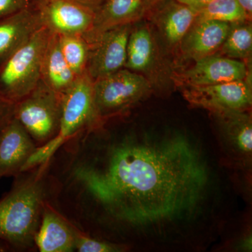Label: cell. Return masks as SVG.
<instances>
[{
    "label": "cell",
    "instance_id": "obj_1",
    "mask_svg": "<svg viewBox=\"0 0 252 252\" xmlns=\"http://www.w3.org/2000/svg\"><path fill=\"white\" fill-rule=\"evenodd\" d=\"M75 176L113 218L160 235L198 218L214 179L201 144L180 130L131 132Z\"/></svg>",
    "mask_w": 252,
    "mask_h": 252
},
{
    "label": "cell",
    "instance_id": "obj_2",
    "mask_svg": "<svg viewBox=\"0 0 252 252\" xmlns=\"http://www.w3.org/2000/svg\"><path fill=\"white\" fill-rule=\"evenodd\" d=\"M44 168L16 182L0 200V240L10 248H30L40 225L44 205Z\"/></svg>",
    "mask_w": 252,
    "mask_h": 252
},
{
    "label": "cell",
    "instance_id": "obj_3",
    "mask_svg": "<svg viewBox=\"0 0 252 252\" xmlns=\"http://www.w3.org/2000/svg\"><path fill=\"white\" fill-rule=\"evenodd\" d=\"M94 84L86 71L61 94L59 132L52 140L36 148L23 167V172L47 163L58 149L77 132L102 122L94 104Z\"/></svg>",
    "mask_w": 252,
    "mask_h": 252
},
{
    "label": "cell",
    "instance_id": "obj_4",
    "mask_svg": "<svg viewBox=\"0 0 252 252\" xmlns=\"http://www.w3.org/2000/svg\"><path fill=\"white\" fill-rule=\"evenodd\" d=\"M51 34L42 25L0 64V97L15 104L35 89Z\"/></svg>",
    "mask_w": 252,
    "mask_h": 252
},
{
    "label": "cell",
    "instance_id": "obj_5",
    "mask_svg": "<svg viewBox=\"0 0 252 252\" xmlns=\"http://www.w3.org/2000/svg\"><path fill=\"white\" fill-rule=\"evenodd\" d=\"M145 77L124 67L94 81V99L102 120L125 112L154 91Z\"/></svg>",
    "mask_w": 252,
    "mask_h": 252
},
{
    "label": "cell",
    "instance_id": "obj_6",
    "mask_svg": "<svg viewBox=\"0 0 252 252\" xmlns=\"http://www.w3.org/2000/svg\"><path fill=\"white\" fill-rule=\"evenodd\" d=\"M61 116V94L51 90L41 80L34 90L14 104V117L37 147L57 135Z\"/></svg>",
    "mask_w": 252,
    "mask_h": 252
},
{
    "label": "cell",
    "instance_id": "obj_7",
    "mask_svg": "<svg viewBox=\"0 0 252 252\" xmlns=\"http://www.w3.org/2000/svg\"><path fill=\"white\" fill-rule=\"evenodd\" d=\"M182 88L186 100L195 107L211 113L225 111H250L252 104L251 79L208 86Z\"/></svg>",
    "mask_w": 252,
    "mask_h": 252
},
{
    "label": "cell",
    "instance_id": "obj_8",
    "mask_svg": "<svg viewBox=\"0 0 252 252\" xmlns=\"http://www.w3.org/2000/svg\"><path fill=\"white\" fill-rule=\"evenodd\" d=\"M96 10L78 0H41V22L56 34L85 37L92 31Z\"/></svg>",
    "mask_w": 252,
    "mask_h": 252
},
{
    "label": "cell",
    "instance_id": "obj_9",
    "mask_svg": "<svg viewBox=\"0 0 252 252\" xmlns=\"http://www.w3.org/2000/svg\"><path fill=\"white\" fill-rule=\"evenodd\" d=\"M132 25L104 32L89 44L86 72L94 81L125 67L127 41Z\"/></svg>",
    "mask_w": 252,
    "mask_h": 252
},
{
    "label": "cell",
    "instance_id": "obj_10",
    "mask_svg": "<svg viewBox=\"0 0 252 252\" xmlns=\"http://www.w3.org/2000/svg\"><path fill=\"white\" fill-rule=\"evenodd\" d=\"M226 155L238 167L250 169L252 159V119L250 111L211 113Z\"/></svg>",
    "mask_w": 252,
    "mask_h": 252
},
{
    "label": "cell",
    "instance_id": "obj_11",
    "mask_svg": "<svg viewBox=\"0 0 252 252\" xmlns=\"http://www.w3.org/2000/svg\"><path fill=\"white\" fill-rule=\"evenodd\" d=\"M248 79H251L248 63L218 53L195 61L192 67L174 78L180 86L214 85Z\"/></svg>",
    "mask_w": 252,
    "mask_h": 252
},
{
    "label": "cell",
    "instance_id": "obj_12",
    "mask_svg": "<svg viewBox=\"0 0 252 252\" xmlns=\"http://www.w3.org/2000/svg\"><path fill=\"white\" fill-rule=\"evenodd\" d=\"M37 146L14 117L0 130V178L18 176Z\"/></svg>",
    "mask_w": 252,
    "mask_h": 252
},
{
    "label": "cell",
    "instance_id": "obj_13",
    "mask_svg": "<svg viewBox=\"0 0 252 252\" xmlns=\"http://www.w3.org/2000/svg\"><path fill=\"white\" fill-rule=\"evenodd\" d=\"M231 24L217 21H195L180 41L186 59L196 61L219 53L228 35Z\"/></svg>",
    "mask_w": 252,
    "mask_h": 252
},
{
    "label": "cell",
    "instance_id": "obj_14",
    "mask_svg": "<svg viewBox=\"0 0 252 252\" xmlns=\"http://www.w3.org/2000/svg\"><path fill=\"white\" fill-rule=\"evenodd\" d=\"M160 63L158 46L148 25L142 23L132 28L127 41L125 68L142 74L152 84L154 73L158 67H161Z\"/></svg>",
    "mask_w": 252,
    "mask_h": 252
},
{
    "label": "cell",
    "instance_id": "obj_15",
    "mask_svg": "<svg viewBox=\"0 0 252 252\" xmlns=\"http://www.w3.org/2000/svg\"><path fill=\"white\" fill-rule=\"evenodd\" d=\"M152 21L169 47H178L197 18L196 10L177 0H164L154 5Z\"/></svg>",
    "mask_w": 252,
    "mask_h": 252
},
{
    "label": "cell",
    "instance_id": "obj_16",
    "mask_svg": "<svg viewBox=\"0 0 252 252\" xmlns=\"http://www.w3.org/2000/svg\"><path fill=\"white\" fill-rule=\"evenodd\" d=\"M151 8L147 0H106L103 6L96 11L92 31L84 38L90 42L104 32L133 24L149 13Z\"/></svg>",
    "mask_w": 252,
    "mask_h": 252
},
{
    "label": "cell",
    "instance_id": "obj_17",
    "mask_svg": "<svg viewBox=\"0 0 252 252\" xmlns=\"http://www.w3.org/2000/svg\"><path fill=\"white\" fill-rule=\"evenodd\" d=\"M77 234L65 220L44 206L34 244L41 252H72Z\"/></svg>",
    "mask_w": 252,
    "mask_h": 252
},
{
    "label": "cell",
    "instance_id": "obj_18",
    "mask_svg": "<svg viewBox=\"0 0 252 252\" xmlns=\"http://www.w3.org/2000/svg\"><path fill=\"white\" fill-rule=\"evenodd\" d=\"M42 25L39 15L23 10L0 18V64Z\"/></svg>",
    "mask_w": 252,
    "mask_h": 252
},
{
    "label": "cell",
    "instance_id": "obj_19",
    "mask_svg": "<svg viewBox=\"0 0 252 252\" xmlns=\"http://www.w3.org/2000/svg\"><path fill=\"white\" fill-rule=\"evenodd\" d=\"M77 77L63 57L59 34L51 32L41 64V80L56 94H62Z\"/></svg>",
    "mask_w": 252,
    "mask_h": 252
},
{
    "label": "cell",
    "instance_id": "obj_20",
    "mask_svg": "<svg viewBox=\"0 0 252 252\" xmlns=\"http://www.w3.org/2000/svg\"><path fill=\"white\" fill-rule=\"evenodd\" d=\"M220 55L246 63L252 59L251 21L233 23L220 51Z\"/></svg>",
    "mask_w": 252,
    "mask_h": 252
},
{
    "label": "cell",
    "instance_id": "obj_21",
    "mask_svg": "<svg viewBox=\"0 0 252 252\" xmlns=\"http://www.w3.org/2000/svg\"><path fill=\"white\" fill-rule=\"evenodd\" d=\"M195 21H217L233 23L251 21L237 0H212L196 10Z\"/></svg>",
    "mask_w": 252,
    "mask_h": 252
},
{
    "label": "cell",
    "instance_id": "obj_22",
    "mask_svg": "<svg viewBox=\"0 0 252 252\" xmlns=\"http://www.w3.org/2000/svg\"><path fill=\"white\" fill-rule=\"evenodd\" d=\"M60 46L64 60L77 77L86 70L89 44L85 38L73 34H59Z\"/></svg>",
    "mask_w": 252,
    "mask_h": 252
},
{
    "label": "cell",
    "instance_id": "obj_23",
    "mask_svg": "<svg viewBox=\"0 0 252 252\" xmlns=\"http://www.w3.org/2000/svg\"><path fill=\"white\" fill-rule=\"evenodd\" d=\"M126 247L108 242L99 241L78 233L75 250L80 252H118L125 251Z\"/></svg>",
    "mask_w": 252,
    "mask_h": 252
},
{
    "label": "cell",
    "instance_id": "obj_24",
    "mask_svg": "<svg viewBox=\"0 0 252 252\" xmlns=\"http://www.w3.org/2000/svg\"><path fill=\"white\" fill-rule=\"evenodd\" d=\"M14 104L0 97V130L14 117Z\"/></svg>",
    "mask_w": 252,
    "mask_h": 252
},
{
    "label": "cell",
    "instance_id": "obj_25",
    "mask_svg": "<svg viewBox=\"0 0 252 252\" xmlns=\"http://www.w3.org/2000/svg\"><path fill=\"white\" fill-rule=\"evenodd\" d=\"M21 0H0V18L20 11Z\"/></svg>",
    "mask_w": 252,
    "mask_h": 252
},
{
    "label": "cell",
    "instance_id": "obj_26",
    "mask_svg": "<svg viewBox=\"0 0 252 252\" xmlns=\"http://www.w3.org/2000/svg\"><path fill=\"white\" fill-rule=\"evenodd\" d=\"M238 250H242L245 252H251L252 249V233L244 235L238 242Z\"/></svg>",
    "mask_w": 252,
    "mask_h": 252
},
{
    "label": "cell",
    "instance_id": "obj_27",
    "mask_svg": "<svg viewBox=\"0 0 252 252\" xmlns=\"http://www.w3.org/2000/svg\"><path fill=\"white\" fill-rule=\"evenodd\" d=\"M181 3L190 6L195 10H198L200 7L212 1V0H177Z\"/></svg>",
    "mask_w": 252,
    "mask_h": 252
},
{
    "label": "cell",
    "instance_id": "obj_28",
    "mask_svg": "<svg viewBox=\"0 0 252 252\" xmlns=\"http://www.w3.org/2000/svg\"><path fill=\"white\" fill-rule=\"evenodd\" d=\"M249 19L252 20V0H237Z\"/></svg>",
    "mask_w": 252,
    "mask_h": 252
},
{
    "label": "cell",
    "instance_id": "obj_29",
    "mask_svg": "<svg viewBox=\"0 0 252 252\" xmlns=\"http://www.w3.org/2000/svg\"><path fill=\"white\" fill-rule=\"evenodd\" d=\"M78 1H80L83 4L87 5V6H91L94 9V7L100 4L102 0H78Z\"/></svg>",
    "mask_w": 252,
    "mask_h": 252
},
{
    "label": "cell",
    "instance_id": "obj_30",
    "mask_svg": "<svg viewBox=\"0 0 252 252\" xmlns=\"http://www.w3.org/2000/svg\"><path fill=\"white\" fill-rule=\"evenodd\" d=\"M9 249V247L8 246L7 244L5 243L4 242L0 240V252H5Z\"/></svg>",
    "mask_w": 252,
    "mask_h": 252
},
{
    "label": "cell",
    "instance_id": "obj_31",
    "mask_svg": "<svg viewBox=\"0 0 252 252\" xmlns=\"http://www.w3.org/2000/svg\"><path fill=\"white\" fill-rule=\"evenodd\" d=\"M164 1V0H147L149 4L152 6H154V5L158 4V3L160 2V1Z\"/></svg>",
    "mask_w": 252,
    "mask_h": 252
}]
</instances>
